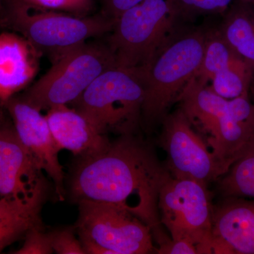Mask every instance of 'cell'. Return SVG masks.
<instances>
[{"label":"cell","instance_id":"obj_9","mask_svg":"<svg viewBox=\"0 0 254 254\" xmlns=\"http://www.w3.org/2000/svg\"><path fill=\"white\" fill-rule=\"evenodd\" d=\"M158 211L172 240L190 242L198 254H215L214 207L208 186L169 174L159 193Z\"/></svg>","mask_w":254,"mask_h":254},{"label":"cell","instance_id":"obj_11","mask_svg":"<svg viewBox=\"0 0 254 254\" xmlns=\"http://www.w3.org/2000/svg\"><path fill=\"white\" fill-rule=\"evenodd\" d=\"M4 106L20 141L38 168L53 181L58 199L63 201L66 189L64 171L59 160L61 150L52 134L46 115L16 95Z\"/></svg>","mask_w":254,"mask_h":254},{"label":"cell","instance_id":"obj_14","mask_svg":"<svg viewBox=\"0 0 254 254\" xmlns=\"http://www.w3.org/2000/svg\"><path fill=\"white\" fill-rule=\"evenodd\" d=\"M46 117L60 150H68L76 158L100 153L111 142L108 134L100 132L83 115L67 105L48 110Z\"/></svg>","mask_w":254,"mask_h":254},{"label":"cell","instance_id":"obj_1","mask_svg":"<svg viewBox=\"0 0 254 254\" xmlns=\"http://www.w3.org/2000/svg\"><path fill=\"white\" fill-rule=\"evenodd\" d=\"M151 142L138 133L119 136L100 153L76 158L68 180L73 201L118 205L150 227L156 245L165 235L158 211L160 188L169 175Z\"/></svg>","mask_w":254,"mask_h":254},{"label":"cell","instance_id":"obj_19","mask_svg":"<svg viewBox=\"0 0 254 254\" xmlns=\"http://www.w3.org/2000/svg\"><path fill=\"white\" fill-rule=\"evenodd\" d=\"M254 71V64L241 59L232 66L215 73L209 88L227 100L249 95Z\"/></svg>","mask_w":254,"mask_h":254},{"label":"cell","instance_id":"obj_5","mask_svg":"<svg viewBox=\"0 0 254 254\" xmlns=\"http://www.w3.org/2000/svg\"><path fill=\"white\" fill-rule=\"evenodd\" d=\"M144 91L139 69L117 66L102 73L71 104L105 134H134L141 128Z\"/></svg>","mask_w":254,"mask_h":254},{"label":"cell","instance_id":"obj_17","mask_svg":"<svg viewBox=\"0 0 254 254\" xmlns=\"http://www.w3.org/2000/svg\"><path fill=\"white\" fill-rule=\"evenodd\" d=\"M242 1L227 16L220 36L230 48L254 65V9Z\"/></svg>","mask_w":254,"mask_h":254},{"label":"cell","instance_id":"obj_18","mask_svg":"<svg viewBox=\"0 0 254 254\" xmlns=\"http://www.w3.org/2000/svg\"><path fill=\"white\" fill-rule=\"evenodd\" d=\"M217 182L223 198H254V143Z\"/></svg>","mask_w":254,"mask_h":254},{"label":"cell","instance_id":"obj_28","mask_svg":"<svg viewBox=\"0 0 254 254\" xmlns=\"http://www.w3.org/2000/svg\"><path fill=\"white\" fill-rule=\"evenodd\" d=\"M6 1H7V0H0V12H1V9L4 7Z\"/></svg>","mask_w":254,"mask_h":254},{"label":"cell","instance_id":"obj_24","mask_svg":"<svg viewBox=\"0 0 254 254\" xmlns=\"http://www.w3.org/2000/svg\"><path fill=\"white\" fill-rule=\"evenodd\" d=\"M53 252L49 233H46L43 228L36 227L26 233L22 247L12 254H50Z\"/></svg>","mask_w":254,"mask_h":254},{"label":"cell","instance_id":"obj_3","mask_svg":"<svg viewBox=\"0 0 254 254\" xmlns=\"http://www.w3.org/2000/svg\"><path fill=\"white\" fill-rule=\"evenodd\" d=\"M3 26L24 37L54 63L69 50L91 38L108 34L113 20L104 14L78 16L7 0L0 12Z\"/></svg>","mask_w":254,"mask_h":254},{"label":"cell","instance_id":"obj_12","mask_svg":"<svg viewBox=\"0 0 254 254\" xmlns=\"http://www.w3.org/2000/svg\"><path fill=\"white\" fill-rule=\"evenodd\" d=\"M47 182L11 120L6 121L0 114V197L28 198Z\"/></svg>","mask_w":254,"mask_h":254},{"label":"cell","instance_id":"obj_15","mask_svg":"<svg viewBox=\"0 0 254 254\" xmlns=\"http://www.w3.org/2000/svg\"><path fill=\"white\" fill-rule=\"evenodd\" d=\"M224 198L214 208V236L231 254H254V198Z\"/></svg>","mask_w":254,"mask_h":254},{"label":"cell","instance_id":"obj_26","mask_svg":"<svg viewBox=\"0 0 254 254\" xmlns=\"http://www.w3.org/2000/svg\"><path fill=\"white\" fill-rule=\"evenodd\" d=\"M156 253L160 254H196V247L190 242L172 239L156 247Z\"/></svg>","mask_w":254,"mask_h":254},{"label":"cell","instance_id":"obj_25","mask_svg":"<svg viewBox=\"0 0 254 254\" xmlns=\"http://www.w3.org/2000/svg\"><path fill=\"white\" fill-rule=\"evenodd\" d=\"M102 14L115 21L127 10L141 2L143 0H100Z\"/></svg>","mask_w":254,"mask_h":254},{"label":"cell","instance_id":"obj_23","mask_svg":"<svg viewBox=\"0 0 254 254\" xmlns=\"http://www.w3.org/2000/svg\"><path fill=\"white\" fill-rule=\"evenodd\" d=\"M74 231L73 227H66L48 232L53 251L60 254H86Z\"/></svg>","mask_w":254,"mask_h":254},{"label":"cell","instance_id":"obj_21","mask_svg":"<svg viewBox=\"0 0 254 254\" xmlns=\"http://www.w3.org/2000/svg\"><path fill=\"white\" fill-rule=\"evenodd\" d=\"M41 9L61 11L78 16H90L94 9L93 0H19Z\"/></svg>","mask_w":254,"mask_h":254},{"label":"cell","instance_id":"obj_2","mask_svg":"<svg viewBox=\"0 0 254 254\" xmlns=\"http://www.w3.org/2000/svg\"><path fill=\"white\" fill-rule=\"evenodd\" d=\"M176 102L227 171L254 143V123L245 98L227 100L192 78Z\"/></svg>","mask_w":254,"mask_h":254},{"label":"cell","instance_id":"obj_13","mask_svg":"<svg viewBox=\"0 0 254 254\" xmlns=\"http://www.w3.org/2000/svg\"><path fill=\"white\" fill-rule=\"evenodd\" d=\"M42 53L16 33H0V103L27 88L39 69Z\"/></svg>","mask_w":254,"mask_h":254},{"label":"cell","instance_id":"obj_4","mask_svg":"<svg viewBox=\"0 0 254 254\" xmlns=\"http://www.w3.org/2000/svg\"><path fill=\"white\" fill-rule=\"evenodd\" d=\"M208 37L190 33L167 43L148 66L138 68L144 83L141 128L151 133L161 125L170 105L195 76L203 60Z\"/></svg>","mask_w":254,"mask_h":254},{"label":"cell","instance_id":"obj_16","mask_svg":"<svg viewBox=\"0 0 254 254\" xmlns=\"http://www.w3.org/2000/svg\"><path fill=\"white\" fill-rule=\"evenodd\" d=\"M48 187L47 182L28 198L0 197V253L32 229L44 228L41 211Z\"/></svg>","mask_w":254,"mask_h":254},{"label":"cell","instance_id":"obj_27","mask_svg":"<svg viewBox=\"0 0 254 254\" xmlns=\"http://www.w3.org/2000/svg\"><path fill=\"white\" fill-rule=\"evenodd\" d=\"M241 1L251 5V6H252L254 9V0H241Z\"/></svg>","mask_w":254,"mask_h":254},{"label":"cell","instance_id":"obj_7","mask_svg":"<svg viewBox=\"0 0 254 254\" xmlns=\"http://www.w3.org/2000/svg\"><path fill=\"white\" fill-rule=\"evenodd\" d=\"M177 16L172 0H143L119 16L107 41L118 66H148L167 44Z\"/></svg>","mask_w":254,"mask_h":254},{"label":"cell","instance_id":"obj_20","mask_svg":"<svg viewBox=\"0 0 254 254\" xmlns=\"http://www.w3.org/2000/svg\"><path fill=\"white\" fill-rule=\"evenodd\" d=\"M241 59L243 58L230 48L221 36L208 37L203 60L193 78L202 86H207L215 73L232 66Z\"/></svg>","mask_w":254,"mask_h":254},{"label":"cell","instance_id":"obj_22","mask_svg":"<svg viewBox=\"0 0 254 254\" xmlns=\"http://www.w3.org/2000/svg\"><path fill=\"white\" fill-rule=\"evenodd\" d=\"M177 15L210 14L225 11L232 0H172Z\"/></svg>","mask_w":254,"mask_h":254},{"label":"cell","instance_id":"obj_6","mask_svg":"<svg viewBox=\"0 0 254 254\" xmlns=\"http://www.w3.org/2000/svg\"><path fill=\"white\" fill-rule=\"evenodd\" d=\"M117 66L108 45L86 42L60 57L44 76L18 96L40 111L71 104L95 78Z\"/></svg>","mask_w":254,"mask_h":254},{"label":"cell","instance_id":"obj_8","mask_svg":"<svg viewBox=\"0 0 254 254\" xmlns=\"http://www.w3.org/2000/svg\"><path fill=\"white\" fill-rule=\"evenodd\" d=\"M73 227L86 254H146L156 250L150 227L121 208L104 202H78Z\"/></svg>","mask_w":254,"mask_h":254},{"label":"cell","instance_id":"obj_29","mask_svg":"<svg viewBox=\"0 0 254 254\" xmlns=\"http://www.w3.org/2000/svg\"><path fill=\"white\" fill-rule=\"evenodd\" d=\"M252 91H253V95H254V87L253 88V89H252Z\"/></svg>","mask_w":254,"mask_h":254},{"label":"cell","instance_id":"obj_10","mask_svg":"<svg viewBox=\"0 0 254 254\" xmlns=\"http://www.w3.org/2000/svg\"><path fill=\"white\" fill-rule=\"evenodd\" d=\"M160 126L158 144L166 153L164 165L172 177L208 186L227 173L181 108L168 114Z\"/></svg>","mask_w":254,"mask_h":254}]
</instances>
